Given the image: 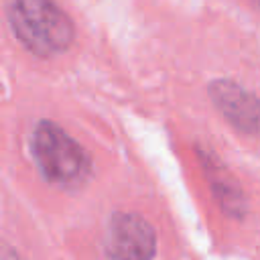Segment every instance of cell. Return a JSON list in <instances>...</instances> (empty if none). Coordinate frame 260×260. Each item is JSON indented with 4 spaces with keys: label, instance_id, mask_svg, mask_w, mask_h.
<instances>
[{
    "label": "cell",
    "instance_id": "6da1fadb",
    "mask_svg": "<svg viewBox=\"0 0 260 260\" xmlns=\"http://www.w3.org/2000/svg\"><path fill=\"white\" fill-rule=\"evenodd\" d=\"M4 6L14 37L30 53L55 57L71 47L73 22L55 0H4Z\"/></svg>",
    "mask_w": 260,
    "mask_h": 260
},
{
    "label": "cell",
    "instance_id": "7a4b0ae2",
    "mask_svg": "<svg viewBox=\"0 0 260 260\" xmlns=\"http://www.w3.org/2000/svg\"><path fill=\"white\" fill-rule=\"evenodd\" d=\"M30 152L43 177L57 187L77 189L91 173L87 150L55 122L43 120L35 126Z\"/></svg>",
    "mask_w": 260,
    "mask_h": 260
},
{
    "label": "cell",
    "instance_id": "3957f363",
    "mask_svg": "<svg viewBox=\"0 0 260 260\" xmlns=\"http://www.w3.org/2000/svg\"><path fill=\"white\" fill-rule=\"evenodd\" d=\"M106 252L112 260H152L156 252L154 228L132 211L112 215L106 234Z\"/></svg>",
    "mask_w": 260,
    "mask_h": 260
},
{
    "label": "cell",
    "instance_id": "277c9868",
    "mask_svg": "<svg viewBox=\"0 0 260 260\" xmlns=\"http://www.w3.org/2000/svg\"><path fill=\"white\" fill-rule=\"evenodd\" d=\"M209 93L219 112L240 130L254 132L260 126V100L234 81L217 79L211 83Z\"/></svg>",
    "mask_w": 260,
    "mask_h": 260
},
{
    "label": "cell",
    "instance_id": "5b68a950",
    "mask_svg": "<svg viewBox=\"0 0 260 260\" xmlns=\"http://www.w3.org/2000/svg\"><path fill=\"white\" fill-rule=\"evenodd\" d=\"M205 169H207V175H209V185H211L217 201L225 209V213L242 215V211H244V197H242L234 177L223 167H219L217 160H213V156H211V160L205 162Z\"/></svg>",
    "mask_w": 260,
    "mask_h": 260
},
{
    "label": "cell",
    "instance_id": "8992f818",
    "mask_svg": "<svg viewBox=\"0 0 260 260\" xmlns=\"http://www.w3.org/2000/svg\"><path fill=\"white\" fill-rule=\"evenodd\" d=\"M0 260H18V256H16V252L8 244H4L2 246V252H0Z\"/></svg>",
    "mask_w": 260,
    "mask_h": 260
},
{
    "label": "cell",
    "instance_id": "52a82bcc",
    "mask_svg": "<svg viewBox=\"0 0 260 260\" xmlns=\"http://www.w3.org/2000/svg\"><path fill=\"white\" fill-rule=\"evenodd\" d=\"M254 2H256V6H260V0H254Z\"/></svg>",
    "mask_w": 260,
    "mask_h": 260
}]
</instances>
